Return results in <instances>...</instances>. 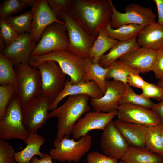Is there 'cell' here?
<instances>
[{
  "instance_id": "cell-1",
  "label": "cell",
  "mask_w": 163,
  "mask_h": 163,
  "mask_svg": "<svg viewBox=\"0 0 163 163\" xmlns=\"http://www.w3.org/2000/svg\"><path fill=\"white\" fill-rule=\"evenodd\" d=\"M113 6L111 0H71L67 12L97 38L103 28L110 23Z\"/></svg>"
},
{
  "instance_id": "cell-2",
  "label": "cell",
  "mask_w": 163,
  "mask_h": 163,
  "mask_svg": "<svg viewBox=\"0 0 163 163\" xmlns=\"http://www.w3.org/2000/svg\"><path fill=\"white\" fill-rule=\"evenodd\" d=\"M89 97L85 94L69 96L62 105L50 113L51 117L57 118L56 139H69L74 124L90 109Z\"/></svg>"
},
{
  "instance_id": "cell-3",
  "label": "cell",
  "mask_w": 163,
  "mask_h": 163,
  "mask_svg": "<svg viewBox=\"0 0 163 163\" xmlns=\"http://www.w3.org/2000/svg\"><path fill=\"white\" fill-rule=\"evenodd\" d=\"M14 66L16 74L15 94L23 107L41 95L40 73L29 63H20Z\"/></svg>"
},
{
  "instance_id": "cell-4",
  "label": "cell",
  "mask_w": 163,
  "mask_h": 163,
  "mask_svg": "<svg viewBox=\"0 0 163 163\" xmlns=\"http://www.w3.org/2000/svg\"><path fill=\"white\" fill-rule=\"evenodd\" d=\"M85 59L73 54L67 50H59L41 56H32L29 64L36 67L40 62L45 60L55 61L63 72L69 77L71 83L76 85L84 82Z\"/></svg>"
},
{
  "instance_id": "cell-5",
  "label": "cell",
  "mask_w": 163,
  "mask_h": 163,
  "mask_svg": "<svg viewBox=\"0 0 163 163\" xmlns=\"http://www.w3.org/2000/svg\"><path fill=\"white\" fill-rule=\"evenodd\" d=\"M22 107L15 94L8 104L5 113L0 119V138L5 140L19 139L24 142L29 133L24 124Z\"/></svg>"
},
{
  "instance_id": "cell-6",
  "label": "cell",
  "mask_w": 163,
  "mask_h": 163,
  "mask_svg": "<svg viewBox=\"0 0 163 163\" xmlns=\"http://www.w3.org/2000/svg\"><path fill=\"white\" fill-rule=\"evenodd\" d=\"M59 20L66 25L69 38L67 50L80 58H89L90 49L96 38L86 32L66 12L63 13Z\"/></svg>"
},
{
  "instance_id": "cell-7",
  "label": "cell",
  "mask_w": 163,
  "mask_h": 163,
  "mask_svg": "<svg viewBox=\"0 0 163 163\" xmlns=\"http://www.w3.org/2000/svg\"><path fill=\"white\" fill-rule=\"evenodd\" d=\"M92 143V137L88 134L77 141L65 138L60 140L56 139L54 148L50 150L49 154L53 159L62 162H78L89 151Z\"/></svg>"
},
{
  "instance_id": "cell-8",
  "label": "cell",
  "mask_w": 163,
  "mask_h": 163,
  "mask_svg": "<svg viewBox=\"0 0 163 163\" xmlns=\"http://www.w3.org/2000/svg\"><path fill=\"white\" fill-rule=\"evenodd\" d=\"M69 38L65 23L53 22L44 29L32 56L43 55L52 51L67 50Z\"/></svg>"
},
{
  "instance_id": "cell-9",
  "label": "cell",
  "mask_w": 163,
  "mask_h": 163,
  "mask_svg": "<svg viewBox=\"0 0 163 163\" xmlns=\"http://www.w3.org/2000/svg\"><path fill=\"white\" fill-rule=\"evenodd\" d=\"M40 71L41 79L42 95L54 100L64 87L66 74L55 61H43L36 67Z\"/></svg>"
},
{
  "instance_id": "cell-10",
  "label": "cell",
  "mask_w": 163,
  "mask_h": 163,
  "mask_svg": "<svg viewBox=\"0 0 163 163\" xmlns=\"http://www.w3.org/2000/svg\"><path fill=\"white\" fill-rule=\"evenodd\" d=\"M53 101L40 95L22 107L24 126L29 134L37 133L51 117L48 111Z\"/></svg>"
},
{
  "instance_id": "cell-11",
  "label": "cell",
  "mask_w": 163,
  "mask_h": 163,
  "mask_svg": "<svg viewBox=\"0 0 163 163\" xmlns=\"http://www.w3.org/2000/svg\"><path fill=\"white\" fill-rule=\"evenodd\" d=\"M125 12L118 11L114 6L110 23L111 27L117 29L125 25L137 24L144 26L156 22V14L151 8L143 7L137 3H131L124 9Z\"/></svg>"
},
{
  "instance_id": "cell-12",
  "label": "cell",
  "mask_w": 163,
  "mask_h": 163,
  "mask_svg": "<svg viewBox=\"0 0 163 163\" xmlns=\"http://www.w3.org/2000/svg\"><path fill=\"white\" fill-rule=\"evenodd\" d=\"M117 111L118 119L124 122L141 124L149 127L163 123L157 113L141 106L123 104L119 105Z\"/></svg>"
},
{
  "instance_id": "cell-13",
  "label": "cell",
  "mask_w": 163,
  "mask_h": 163,
  "mask_svg": "<svg viewBox=\"0 0 163 163\" xmlns=\"http://www.w3.org/2000/svg\"><path fill=\"white\" fill-rule=\"evenodd\" d=\"M100 145L105 155L118 160H121L129 147L113 120L103 130Z\"/></svg>"
},
{
  "instance_id": "cell-14",
  "label": "cell",
  "mask_w": 163,
  "mask_h": 163,
  "mask_svg": "<svg viewBox=\"0 0 163 163\" xmlns=\"http://www.w3.org/2000/svg\"><path fill=\"white\" fill-rule=\"evenodd\" d=\"M117 111L107 113L94 111L87 112L74 125L72 134L75 139H80L94 129L104 130L117 115Z\"/></svg>"
},
{
  "instance_id": "cell-15",
  "label": "cell",
  "mask_w": 163,
  "mask_h": 163,
  "mask_svg": "<svg viewBox=\"0 0 163 163\" xmlns=\"http://www.w3.org/2000/svg\"><path fill=\"white\" fill-rule=\"evenodd\" d=\"M31 10L33 19L30 34L33 41L36 43L48 25L55 22L64 23L57 18L47 0H36Z\"/></svg>"
},
{
  "instance_id": "cell-16",
  "label": "cell",
  "mask_w": 163,
  "mask_h": 163,
  "mask_svg": "<svg viewBox=\"0 0 163 163\" xmlns=\"http://www.w3.org/2000/svg\"><path fill=\"white\" fill-rule=\"evenodd\" d=\"M106 85L107 90L102 97L90 99V104L94 111L107 113L117 111L118 101L125 90V84L113 79L107 80Z\"/></svg>"
},
{
  "instance_id": "cell-17",
  "label": "cell",
  "mask_w": 163,
  "mask_h": 163,
  "mask_svg": "<svg viewBox=\"0 0 163 163\" xmlns=\"http://www.w3.org/2000/svg\"><path fill=\"white\" fill-rule=\"evenodd\" d=\"M37 44L33 41L30 33H26L20 34L0 53L12 61L14 65L20 63L29 64L32 53Z\"/></svg>"
},
{
  "instance_id": "cell-18",
  "label": "cell",
  "mask_w": 163,
  "mask_h": 163,
  "mask_svg": "<svg viewBox=\"0 0 163 163\" xmlns=\"http://www.w3.org/2000/svg\"><path fill=\"white\" fill-rule=\"evenodd\" d=\"M156 51L141 47L124 54L119 60L134 73L145 74L152 71Z\"/></svg>"
},
{
  "instance_id": "cell-19",
  "label": "cell",
  "mask_w": 163,
  "mask_h": 163,
  "mask_svg": "<svg viewBox=\"0 0 163 163\" xmlns=\"http://www.w3.org/2000/svg\"><path fill=\"white\" fill-rule=\"evenodd\" d=\"M80 94H87L91 98H99L102 97L104 94L94 81L73 85L68 78L66 80L64 88L53 100L49 110L52 111L56 108L59 103L66 96Z\"/></svg>"
},
{
  "instance_id": "cell-20",
  "label": "cell",
  "mask_w": 163,
  "mask_h": 163,
  "mask_svg": "<svg viewBox=\"0 0 163 163\" xmlns=\"http://www.w3.org/2000/svg\"><path fill=\"white\" fill-rule=\"evenodd\" d=\"M113 122L129 146L146 147L145 139L149 127L141 124L124 122L119 119Z\"/></svg>"
},
{
  "instance_id": "cell-21",
  "label": "cell",
  "mask_w": 163,
  "mask_h": 163,
  "mask_svg": "<svg viewBox=\"0 0 163 163\" xmlns=\"http://www.w3.org/2000/svg\"><path fill=\"white\" fill-rule=\"evenodd\" d=\"M137 38L141 47L157 50L163 47V25L156 22L145 26Z\"/></svg>"
},
{
  "instance_id": "cell-22",
  "label": "cell",
  "mask_w": 163,
  "mask_h": 163,
  "mask_svg": "<svg viewBox=\"0 0 163 163\" xmlns=\"http://www.w3.org/2000/svg\"><path fill=\"white\" fill-rule=\"evenodd\" d=\"M45 138L37 133H30L24 142L27 144L22 150L15 152L14 160L18 163H30L31 159L37 155L42 158L44 154L40 151L41 146L45 143Z\"/></svg>"
},
{
  "instance_id": "cell-23",
  "label": "cell",
  "mask_w": 163,
  "mask_h": 163,
  "mask_svg": "<svg viewBox=\"0 0 163 163\" xmlns=\"http://www.w3.org/2000/svg\"><path fill=\"white\" fill-rule=\"evenodd\" d=\"M140 47L136 38L125 41H120L109 50L108 53L100 58L98 64L103 67L108 68L124 54Z\"/></svg>"
},
{
  "instance_id": "cell-24",
  "label": "cell",
  "mask_w": 163,
  "mask_h": 163,
  "mask_svg": "<svg viewBox=\"0 0 163 163\" xmlns=\"http://www.w3.org/2000/svg\"><path fill=\"white\" fill-rule=\"evenodd\" d=\"M121 160L125 163H163V157L146 148L129 146Z\"/></svg>"
},
{
  "instance_id": "cell-25",
  "label": "cell",
  "mask_w": 163,
  "mask_h": 163,
  "mask_svg": "<svg viewBox=\"0 0 163 163\" xmlns=\"http://www.w3.org/2000/svg\"><path fill=\"white\" fill-rule=\"evenodd\" d=\"M84 67V82L94 81L104 94L107 90L106 76L109 67L105 68L98 64H93L89 58L85 59Z\"/></svg>"
},
{
  "instance_id": "cell-26",
  "label": "cell",
  "mask_w": 163,
  "mask_h": 163,
  "mask_svg": "<svg viewBox=\"0 0 163 163\" xmlns=\"http://www.w3.org/2000/svg\"><path fill=\"white\" fill-rule=\"evenodd\" d=\"M120 41L110 37L103 29L100 32L90 49L89 59L93 64H98L100 58Z\"/></svg>"
},
{
  "instance_id": "cell-27",
  "label": "cell",
  "mask_w": 163,
  "mask_h": 163,
  "mask_svg": "<svg viewBox=\"0 0 163 163\" xmlns=\"http://www.w3.org/2000/svg\"><path fill=\"white\" fill-rule=\"evenodd\" d=\"M144 27L137 24H128L114 29L111 27L109 23L103 29L110 37L119 41L123 42L137 38Z\"/></svg>"
},
{
  "instance_id": "cell-28",
  "label": "cell",
  "mask_w": 163,
  "mask_h": 163,
  "mask_svg": "<svg viewBox=\"0 0 163 163\" xmlns=\"http://www.w3.org/2000/svg\"><path fill=\"white\" fill-rule=\"evenodd\" d=\"M163 123L149 127L145 137V144L147 149L163 157Z\"/></svg>"
},
{
  "instance_id": "cell-29",
  "label": "cell",
  "mask_w": 163,
  "mask_h": 163,
  "mask_svg": "<svg viewBox=\"0 0 163 163\" xmlns=\"http://www.w3.org/2000/svg\"><path fill=\"white\" fill-rule=\"evenodd\" d=\"M125 85V90L123 96L118 101L119 105L127 104H131L151 110L156 106L157 104L152 102L150 98L136 94L128 83Z\"/></svg>"
},
{
  "instance_id": "cell-30",
  "label": "cell",
  "mask_w": 163,
  "mask_h": 163,
  "mask_svg": "<svg viewBox=\"0 0 163 163\" xmlns=\"http://www.w3.org/2000/svg\"><path fill=\"white\" fill-rule=\"evenodd\" d=\"M36 0H4L0 5V18L21 11L25 8L33 5Z\"/></svg>"
},
{
  "instance_id": "cell-31",
  "label": "cell",
  "mask_w": 163,
  "mask_h": 163,
  "mask_svg": "<svg viewBox=\"0 0 163 163\" xmlns=\"http://www.w3.org/2000/svg\"><path fill=\"white\" fill-rule=\"evenodd\" d=\"M5 19L20 34L30 33L33 19V13L31 10L20 15H9Z\"/></svg>"
},
{
  "instance_id": "cell-32",
  "label": "cell",
  "mask_w": 163,
  "mask_h": 163,
  "mask_svg": "<svg viewBox=\"0 0 163 163\" xmlns=\"http://www.w3.org/2000/svg\"><path fill=\"white\" fill-rule=\"evenodd\" d=\"M16 77L13 63L0 53V85L15 84Z\"/></svg>"
},
{
  "instance_id": "cell-33",
  "label": "cell",
  "mask_w": 163,
  "mask_h": 163,
  "mask_svg": "<svg viewBox=\"0 0 163 163\" xmlns=\"http://www.w3.org/2000/svg\"><path fill=\"white\" fill-rule=\"evenodd\" d=\"M132 73H135L118 59L109 67L106 79L108 80L113 78L116 81L122 82L126 85L128 83V76Z\"/></svg>"
},
{
  "instance_id": "cell-34",
  "label": "cell",
  "mask_w": 163,
  "mask_h": 163,
  "mask_svg": "<svg viewBox=\"0 0 163 163\" xmlns=\"http://www.w3.org/2000/svg\"><path fill=\"white\" fill-rule=\"evenodd\" d=\"M15 94L14 84L0 86V119L4 116L7 107Z\"/></svg>"
},
{
  "instance_id": "cell-35",
  "label": "cell",
  "mask_w": 163,
  "mask_h": 163,
  "mask_svg": "<svg viewBox=\"0 0 163 163\" xmlns=\"http://www.w3.org/2000/svg\"><path fill=\"white\" fill-rule=\"evenodd\" d=\"M5 18H0V37L7 46L20 36Z\"/></svg>"
},
{
  "instance_id": "cell-36",
  "label": "cell",
  "mask_w": 163,
  "mask_h": 163,
  "mask_svg": "<svg viewBox=\"0 0 163 163\" xmlns=\"http://www.w3.org/2000/svg\"><path fill=\"white\" fill-rule=\"evenodd\" d=\"M142 90V91L140 94L144 97L158 101L163 100V87L147 82Z\"/></svg>"
},
{
  "instance_id": "cell-37",
  "label": "cell",
  "mask_w": 163,
  "mask_h": 163,
  "mask_svg": "<svg viewBox=\"0 0 163 163\" xmlns=\"http://www.w3.org/2000/svg\"><path fill=\"white\" fill-rule=\"evenodd\" d=\"M15 152L13 147L5 140H0V163H11Z\"/></svg>"
},
{
  "instance_id": "cell-38",
  "label": "cell",
  "mask_w": 163,
  "mask_h": 163,
  "mask_svg": "<svg viewBox=\"0 0 163 163\" xmlns=\"http://www.w3.org/2000/svg\"><path fill=\"white\" fill-rule=\"evenodd\" d=\"M71 1V0H47L49 6L59 20L63 12H67Z\"/></svg>"
},
{
  "instance_id": "cell-39",
  "label": "cell",
  "mask_w": 163,
  "mask_h": 163,
  "mask_svg": "<svg viewBox=\"0 0 163 163\" xmlns=\"http://www.w3.org/2000/svg\"><path fill=\"white\" fill-rule=\"evenodd\" d=\"M86 160L87 163H118V160L94 151L88 154Z\"/></svg>"
},
{
  "instance_id": "cell-40",
  "label": "cell",
  "mask_w": 163,
  "mask_h": 163,
  "mask_svg": "<svg viewBox=\"0 0 163 163\" xmlns=\"http://www.w3.org/2000/svg\"><path fill=\"white\" fill-rule=\"evenodd\" d=\"M156 78L163 80V47L156 50L152 70Z\"/></svg>"
},
{
  "instance_id": "cell-41",
  "label": "cell",
  "mask_w": 163,
  "mask_h": 163,
  "mask_svg": "<svg viewBox=\"0 0 163 163\" xmlns=\"http://www.w3.org/2000/svg\"><path fill=\"white\" fill-rule=\"evenodd\" d=\"M128 83L130 86L142 89L147 84L138 74L132 73L127 78Z\"/></svg>"
},
{
  "instance_id": "cell-42",
  "label": "cell",
  "mask_w": 163,
  "mask_h": 163,
  "mask_svg": "<svg viewBox=\"0 0 163 163\" xmlns=\"http://www.w3.org/2000/svg\"><path fill=\"white\" fill-rule=\"evenodd\" d=\"M156 4L158 14V22L163 25V0H153Z\"/></svg>"
},
{
  "instance_id": "cell-43",
  "label": "cell",
  "mask_w": 163,
  "mask_h": 163,
  "mask_svg": "<svg viewBox=\"0 0 163 163\" xmlns=\"http://www.w3.org/2000/svg\"><path fill=\"white\" fill-rule=\"evenodd\" d=\"M52 157L48 153L44 154L41 159H38L34 156L31 159L30 163H53Z\"/></svg>"
},
{
  "instance_id": "cell-44",
  "label": "cell",
  "mask_w": 163,
  "mask_h": 163,
  "mask_svg": "<svg viewBox=\"0 0 163 163\" xmlns=\"http://www.w3.org/2000/svg\"><path fill=\"white\" fill-rule=\"evenodd\" d=\"M152 110L159 114L163 122V100L157 104L156 106Z\"/></svg>"
},
{
  "instance_id": "cell-45",
  "label": "cell",
  "mask_w": 163,
  "mask_h": 163,
  "mask_svg": "<svg viewBox=\"0 0 163 163\" xmlns=\"http://www.w3.org/2000/svg\"><path fill=\"white\" fill-rule=\"evenodd\" d=\"M7 46L5 43L2 39V38L0 37V53L4 51L6 47Z\"/></svg>"
},
{
  "instance_id": "cell-46",
  "label": "cell",
  "mask_w": 163,
  "mask_h": 163,
  "mask_svg": "<svg viewBox=\"0 0 163 163\" xmlns=\"http://www.w3.org/2000/svg\"><path fill=\"white\" fill-rule=\"evenodd\" d=\"M157 85L158 86L163 87V80H158L157 83Z\"/></svg>"
},
{
  "instance_id": "cell-47",
  "label": "cell",
  "mask_w": 163,
  "mask_h": 163,
  "mask_svg": "<svg viewBox=\"0 0 163 163\" xmlns=\"http://www.w3.org/2000/svg\"><path fill=\"white\" fill-rule=\"evenodd\" d=\"M118 163H125L124 161H123L122 160H121L119 162H118Z\"/></svg>"
},
{
  "instance_id": "cell-48",
  "label": "cell",
  "mask_w": 163,
  "mask_h": 163,
  "mask_svg": "<svg viewBox=\"0 0 163 163\" xmlns=\"http://www.w3.org/2000/svg\"><path fill=\"white\" fill-rule=\"evenodd\" d=\"M11 163H15V162L13 161Z\"/></svg>"
},
{
  "instance_id": "cell-49",
  "label": "cell",
  "mask_w": 163,
  "mask_h": 163,
  "mask_svg": "<svg viewBox=\"0 0 163 163\" xmlns=\"http://www.w3.org/2000/svg\"><path fill=\"white\" fill-rule=\"evenodd\" d=\"M162 140H163V132L162 133Z\"/></svg>"
},
{
  "instance_id": "cell-50",
  "label": "cell",
  "mask_w": 163,
  "mask_h": 163,
  "mask_svg": "<svg viewBox=\"0 0 163 163\" xmlns=\"http://www.w3.org/2000/svg\"></svg>"
}]
</instances>
